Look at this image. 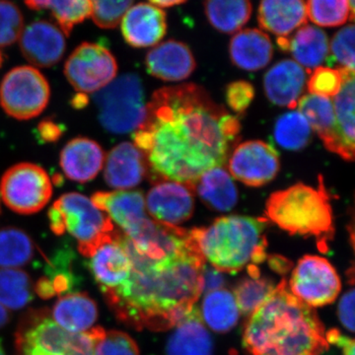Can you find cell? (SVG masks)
Returning <instances> with one entry per match:
<instances>
[{"instance_id":"obj_1","label":"cell","mask_w":355,"mask_h":355,"mask_svg":"<svg viewBox=\"0 0 355 355\" xmlns=\"http://www.w3.org/2000/svg\"><path fill=\"white\" fill-rule=\"evenodd\" d=\"M240 128L205 88L186 83L153 93L132 139L148 172L191 189L203 173L225 164Z\"/></svg>"},{"instance_id":"obj_2","label":"cell","mask_w":355,"mask_h":355,"mask_svg":"<svg viewBox=\"0 0 355 355\" xmlns=\"http://www.w3.org/2000/svg\"><path fill=\"white\" fill-rule=\"evenodd\" d=\"M116 237L132 268L121 286L102 291L110 308L120 321L137 331L174 328L196 307L202 293L205 261L195 240L191 235L175 253L153 260L137 253L121 231H116Z\"/></svg>"},{"instance_id":"obj_3","label":"cell","mask_w":355,"mask_h":355,"mask_svg":"<svg viewBox=\"0 0 355 355\" xmlns=\"http://www.w3.org/2000/svg\"><path fill=\"white\" fill-rule=\"evenodd\" d=\"M243 345L251 355H321L330 347L316 311L291 293L286 279L250 315Z\"/></svg>"},{"instance_id":"obj_4","label":"cell","mask_w":355,"mask_h":355,"mask_svg":"<svg viewBox=\"0 0 355 355\" xmlns=\"http://www.w3.org/2000/svg\"><path fill=\"white\" fill-rule=\"evenodd\" d=\"M266 221L256 217L223 216L209 227L190 232L212 268L220 272H237L266 260Z\"/></svg>"},{"instance_id":"obj_5","label":"cell","mask_w":355,"mask_h":355,"mask_svg":"<svg viewBox=\"0 0 355 355\" xmlns=\"http://www.w3.org/2000/svg\"><path fill=\"white\" fill-rule=\"evenodd\" d=\"M268 220L291 235L313 237L322 252L335 236L330 196L320 177L319 188L302 183L275 191L266 203Z\"/></svg>"},{"instance_id":"obj_6","label":"cell","mask_w":355,"mask_h":355,"mask_svg":"<svg viewBox=\"0 0 355 355\" xmlns=\"http://www.w3.org/2000/svg\"><path fill=\"white\" fill-rule=\"evenodd\" d=\"M48 216L51 231L58 236L67 231L78 241L79 253L85 258H90L98 248L113 239V222L81 193L62 195L53 203Z\"/></svg>"},{"instance_id":"obj_7","label":"cell","mask_w":355,"mask_h":355,"mask_svg":"<svg viewBox=\"0 0 355 355\" xmlns=\"http://www.w3.org/2000/svg\"><path fill=\"white\" fill-rule=\"evenodd\" d=\"M94 100L100 123L114 135L135 132L146 119L144 86L137 74L125 73L114 78L95 93Z\"/></svg>"},{"instance_id":"obj_8","label":"cell","mask_w":355,"mask_h":355,"mask_svg":"<svg viewBox=\"0 0 355 355\" xmlns=\"http://www.w3.org/2000/svg\"><path fill=\"white\" fill-rule=\"evenodd\" d=\"M50 97V84L46 77L28 65L14 67L0 84V106L16 120H31L40 116L48 106Z\"/></svg>"},{"instance_id":"obj_9","label":"cell","mask_w":355,"mask_h":355,"mask_svg":"<svg viewBox=\"0 0 355 355\" xmlns=\"http://www.w3.org/2000/svg\"><path fill=\"white\" fill-rule=\"evenodd\" d=\"M0 195L12 211L29 216L48 205L53 195V184L43 168L32 163H19L4 173L0 182Z\"/></svg>"},{"instance_id":"obj_10","label":"cell","mask_w":355,"mask_h":355,"mask_svg":"<svg viewBox=\"0 0 355 355\" xmlns=\"http://www.w3.org/2000/svg\"><path fill=\"white\" fill-rule=\"evenodd\" d=\"M118 64L104 46L83 43L77 46L64 65V76L79 94L96 93L116 78Z\"/></svg>"},{"instance_id":"obj_11","label":"cell","mask_w":355,"mask_h":355,"mask_svg":"<svg viewBox=\"0 0 355 355\" xmlns=\"http://www.w3.org/2000/svg\"><path fill=\"white\" fill-rule=\"evenodd\" d=\"M289 291L310 307L335 302L342 289L336 268L323 257L305 256L292 272Z\"/></svg>"},{"instance_id":"obj_12","label":"cell","mask_w":355,"mask_h":355,"mask_svg":"<svg viewBox=\"0 0 355 355\" xmlns=\"http://www.w3.org/2000/svg\"><path fill=\"white\" fill-rule=\"evenodd\" d=\"M279 153L270 144L251 140L239 144L229 159L231 177L249 187L270 183L279 171Z\"/></svg>"},{"instance_id":"obj_13","label":"cell","mask_w":355,"mask_h":355,"mask_svg":"<svg viewBox=\"0 0 355 355\" xmlns=\"http://www.w3.org/2000/svg\"><path fill=\"white\" fill-rule=\"evenodd\" d=\"M146 207L153 220L165 225H180L193 216V191L187 184L178 182L158 183L147 193Z\"/></svg>"},{"instance_id":"obj_14","label":"cell","mask_w":355,"mask_h":355,"mask_svg":"<svg viewBox=\"0 0 355 355\" xmlns=\"http://www.w3.org/2000/svg\"><path fill=\"white\" fill-rule=\"evenodd\" d=\"M19 44L26 60L38 67L58 64L67 50L64 33L57 25L44 20L33 22L23 29Z\"/></svg>"},{"instance_id":"obj_15","label":"cell","mask_w":355,"mask_h":355,"mask_svg":"<svg viewBox=\"0 0 355 355\" xmlns=\"http://www.w3.org/2000/svg\"><path fill=\"white\" fill-rule=\"evenodd\" d=\"M125 236L132 235L149 218L146 198L139 191H97L90 198Z\"/></svg>"},{"instance_id":"obj_16","label":"cell","mask_w":355,"mask_h":355,"mask_svg":"<svg viewBox=\"0 0 355 355\" xmlns=\"http://www.w3.org/2000/svg\"><path fill=\"white\" fill-rule=\"evenodd\" d=\"M123 39L132 48L156 46L167 33V15L164 10L150 3L130 7L121 21Z\"/></svg>"},{"instance_id":"obj_17","label":"cell","mask_w":355,"mask_h":355,"mask_svg":"<svg viewBox=\"0 0 355 355\" xmlns=\"http://www.w3.org/2000/svg\"><path fill=\"white\" fill-rule=\"evenodd\" d=\"M104 167L105 181L116 191L135 188L148 173L144 153L130 142L114 146L105 158Z\"/></svg>"},{"instance_id":"obj_18","label":"cell","mask_w":355,"mask_h":355,"mask_svg":"<svg viewBox=\"0 0 355 355\" xmlns=\"http://www.w3.org/2000/svg\"><path fill=\"white\" fill-rule=\"evenodd\" d=\"M149 73L164 81H181L191 76L196 60L191 49L176 40L156 44L146 55Z\"/></svg>"},{"instance_id":"obj_19","label":"cell","mask_w":355,"mask_h":355,"mask_svg":"<svg viewBox=\"0 0 355 355\" xmlns=\"http://www.w3.org/2000/svg\"><path fill=\"white\" fill-rule=\"evenodd\" d=\"M105 158L104 150L95 140L76 137L62 148L60 163L69 180L76 183H88L101 171Z\"/></svg>"},{"instance_id":"obj_20","label":"cell","mask_w":355,"mask_h":355,"mask_svg":"<svg viewBox=\"0 0 355 355\" xmlns=\"http://www.w3.org/2000/svg\"><path fill=\"white\" fill-rule=\"evenodd\" d=\"M88 259L89 270L102 291L121 286L132 272V261L119 241L116 230L113 239L101 245Z\"/></svg>"},{"instance_id":"obj_21","label":"cell","mask_w":355,"mask_h":355,"mask_svg":"<svg viewBox=\"0 0 355 355\" xmlns=\"http://www.w3.org/2000/svg\"><path fill=\"white\" fill-rule=\"evenodd\" d=\"M306 83V71L292 60H284L266 72L263 86L266 97L280 107L295 109Z\"/></svg>"},{"instance_id":"obj_22","label":"cell","mask_w":355,"mask_h":355,"mask_svg":"<svg viewBox=\"0 0 355 355\" xmlns=\"http://www.w3.org/2000/svg\"><path fill=\"white\" fill-rule=\"evenodd\" d=\"M305 0H261L258 22L261 29L287 37L307 22Z\"/></svg>"},{"instance_id":"obj_23","label":"cell","mask_w":355,"mask_h":355,"mask_svg":"<svg viewBox=\"0 0 355 355\" xmlns=\"http://www.w3.org/2000/svg\"><path fill=\"white\" fill-rule=\"evenodd\" d=\"M297 106L299 112L309 123L311 130L317 133L324 147L331 153L345 158L336 130L335 110L330 98L314 94L302 96Z\"/></svg>"},{"instance_id":"obj_24","label":"cell","mask_w":355,"mask_h":355,"mask_svg":"<svg viewBox=\"0 0 355 355\" xmlns=\"http://www.w3.org/2000/svg\"><path fill=\"white\" fill-rule=\"evenodd\" d=\"M231 62L243 70L257 71L270 64L273 46L270 37L259 29L236 33L229 44Z\"/></svg>"},{"instance_id":"obj_25","label":"cell","mask_w":355,"mask_h":355,"mask_svg":"<svg viewBox=\"0 0 355 355\" xmlns=\"http://www.w3.org/2000/svg\"><path fill=\"white\" fill-rule=\"evenodd\" d=\"M214 343L197 307L175 326L166 347L167 355H212Z\"/></svg>"},{"instance_id":"obj_26","label":"cell","mask_w":355,"mask_h":355,"mask_svg":"<svg viewBox=\"0 0 355 355\" xmlns=\"http://www.w3.org/2000/svg\"><path fill=\"white\" fill-rule=\"evenodd\" d=\"M193 190L205 205L216 211H229L238 202L237 188L223 166L203 173L193 184L191 191Z\"/></svg>"},{"instance_id":"obj_27","label":"cell","mask_w":355,"mask_h":355,"mask_svg":"<svg viewBox=\"0 0 355 355\" xmlns=\"http://www.w3.org/2000/svg\"><path fill=\"white\" fill-rule=\"evenodd\" d=\"M53 320L69 333H84L98 319V306L94 300L83 292H73L62 296L53 306Z\"/></svg>"},{"instance_id":"obj_28","label":"cell","mask_w":355,"mask_h":355,"mask_svg":"<svg viewBox=\"0 0 355 355\" xmlns=\"http://www.w3.org/2000/svg\"><path fill=\"white\" fill-rule=\"evenodd\" d=\"M343 73V84L335 96L333 105L335 110L336 130L342 144L345 160L354 158V71L340 67Z\"/></svg>"},{"instance_id":"obj_29","label":"cell","mask_w":355,"mask_h":355,"mask_svg":"<svg viewBox=\"0 0 355 355\" xmlns=\"http://www.w3.org/2000/svg\"><path fill=\"white\" fill-rule=\"evenodd\" d=\"M288 51L294 62L309 71L321 67L330 51L328 36L313 25H303L289 39Z\"/></svg>"},{"instance_id":"obj_30","label":"cell","mask_w":355,"mask_h":355,"mask_svg":"<svg viewBox=\"0 0 355 355\" xmlns=\"http://www.w3.org/2000/svg\"><path fill=\"white\" fill-rule=\"evenodd\" d=\"M200 313L202 322L216 333L232 330L241 314L232 292L224 288L207 292Z\"/></svg>"},{"instance_id":"obj_31","label":"cell","mask_w":355,"mask_h":355,"mask_svg":"<svg viewBox=\"0 0 355 355\" xmlns=\"http://www.w3.org/2000/svg\"><path fill=\"white\" fill-rule=\"evenodd\" d=\"M250 0H205V13L209 24L218 32H239L252 16Z\"/></svg>"},{"instance_id":"obj_32","label":"cell","mask_w":355,"mask_h":355,"mask_svg":"<svg viewBox=\"0 0 355 355\" xmlns=\"http://www.w3.org/2000/svg\"><path fill=\"white\" fill-rule=\"evenodd\" d=\"M25 4L32 10H50L65 36L92 13L90 0H25Z\"/></svg>"},{"instance_id":"obj_33","label":"cell","mask_w":355,"mask_h":355,"mask_svg":"<svg viewBox=\"0 0 355 355\" xmlns=\"http://www.w3.org/2000/svg\"><path fill=\"white\" fill-rule=\"evenodd\" d=\"M34 254V243L27 233L15 227L0 228V268L27 265Z\"/></svg>"},{"instance_id":"obj_34","label":"cell","mask_w":355,"mask_h":355,"mask_svg":"<svg viewBox=\"0 0 355 355\" xmlns=\"http://www.w3.org/2000/svg\"><path fill=\"white\" fill-rule=\"evenodd\" d=\"M33 300L29 275L18 268H0V304L19 310Z\"/></svg>"},{"instance_id":"obj_35","label":"cell","mask_w":355,"mask_h":355,"mask_svg":"<svg viewBox=\"0 0 355 355\" xmlns=\"http://www.w3.org/2000/svg\"><path fill=\"white\" fill-rule=\"evenodd\" d=\"M312 130L307 120L298 111L282 114L275 127V139L287 150H300L309 144Z\"/></svg>"},{"instance_id":"obj_36","label":"cell","mask_w":355,"mask_h":355,"mask_svg":"<svg viewBox=\"0 0 355 355\" xmlns=\"http://www.w3.org/2000/svg\"><path fill=\"white\" fill-rule=\"evenodd\" d=\"M307 17L322 27H338L354 20V11L349 0H307Z\"/></svg>"},{"instance_id":"obj_37","label":"cell","mask_w":355,"mask_h":355,"mask_svg":"<svg viewBox=\"0 0 355 355\" xmlns=\"http://www.w3.org/2000/svg\"><path fill=\"white\" fill-rule=\"evenodd\" d=\"M272 280L261 277L260 275L247 277L238 282L234 288L236 302L240 313L249 316L275 291Z\"/></svg>"},{"instance_id":"obj_38","label":"cell","mask_w":355,"mask_h":355,"mask_svg":"<svg viewBox=\"0 0 355 355\" xmlns=\"http://www.w3.org/2000/svg\"><path fill=\"white\" fill-rule=\"evenodd\" d=\"M73 252L69 249L60 250L49 261L46 268V277L53 286L55 295L73 293L79 286V279L72 272Z\"/></svg>"},{"instance_id":"obj_39","label":"cell","mask_w":355,"mask_h":355,"mask_svg":"<svg viewBox=\"0 0 355 355\" xmlns=\"http://www.w3.org/2000/svg\"><path fill=\"white\" fill-rule=\"evenodd\" d=\"M94 355H139V347L128 334L120 331H106L98 327Z\"/></svg>"},{"instance_id":"obj_40","label":"cell","mask_w":355,"mask_h":355,"mask_svg":"<svg viewBox=\"0 0 355 355\" xmlns=\"http://www.w3.org/2000/svg\"><path fill=\"white\" fill-rule=\"evenodd\" d=\"M135 0H90L91 17L98 27L114 29L120 24Z\"/></svg>"},{"instance_id":"obj_41","label":"cell","mask_w":355,"mask_h":355,"mask_svg":"<svg viewBox=\"0 0 355 355\" xmlns=\"http://www.w3.org/2000/svg\"><path fill=\"white\" fill-rule=\"evenodd\" d=\"M24 29V18L19 7L8 0H0V48L19 40Z\"/></svg>"},{"instance_id":"obj_42","label":"cell","mask_w":355,"mask_h":355,"mask_svg":"<svg viewBox=\"0 0 355 355\" xmlns=\"http://www.w3.org/2000/svg\"><path fill=\"white\" fill-rule=\"evenodd\" d=\"M343 73L340 69L319 67L311 73L307 83L310 94L335 97L342 87Z\"/></svg>"},{"instance_id":"obj_43","label":"cell","mask_w":355,"mask_h":355,"mask_svg":"<svg viewBox=\"0 0 355 355\" xmlns=\"http://www.w3.org/2000/svg\"><path fill=\"white\" fill-rule=\"evenodd\" d=\"M331 55L340 67L354 71V25L336 32L330 44Z\"/></svg>"},{"instance_id":"obj_44","label":"cell","mask_w":355,"mask_h":355,"mask_svg":"<svg viewBox=\"0 0 355 355\" xmlns=\"http://www.w3.org/2000/svg\"><path fill=\"white\" fill-rule=\"evenodd\" d=\"M254 97L253 85L246 81H236L226 89V101L229 107L237 113L246 111Z\"/></svg>"},{"instance_id":"obj_45","label":"cell","mask_w":355,"mask_h":355,"mask_svg":"<svg viewBox=\"0 0 355 355\" xmlns=\"http://www.w3.org/2000/svg\"><path fill=\"white\" fill-rule=\"evenodd\" d=\"M338 318L347 330L354 331V289L350 288L343 294L338 305Z\"/></svg>"},{"instance_id":"obj_46","label":"cell","mask_w":355,"mask_h":355,"mask_svg":"<svg viewBox=\"0 0 355 355\" xmlns=\"http://www.w3.org/2000/svg\"><path fill=\"white\" fill-rule=\"evenodd\" d=\"M224 284L221 272L214 268L205 266L202 270V292H210L220 289Z\"/></svg>"},{"instance_id":"obj_47","label":"cell","mask_w":355,"mask_h":355,"mask_svg":"<svg viewBox=\"0 0 355 355\" xmlns=\"http://www.w3.org/2000/svg\"><path fill=\"white\" fill-rule=\"evenodd\" d=\"M327 342L329 345H338L343 349V355H355L354 340L352 338H347L340 333V331L331 330L326 331Z\"/></svg>"},{"instance_id":"obj_48","label":"cell","mask_w":355,"mask_h":355,"mask_svg":"<svg viewBox=\"0 0 355 355\" xmlns=\"http://www.w3.org/2000/svg\"><path fill=\"white\" fill-rule=\"evenodd\" d=\"M39 132L44 141L53 142L60 139L62 135V130L57 123L51 121H44L40 123Z\"/></svg>"},{"instance_id":"obj_49","label":"cell","mask_w":355,"mask_h":355,"mask_svg":"<svg viewBox=\"0 0 355 355\" xmlns=\"http://www.w3.org/2000/svg\"><path fill=\"white\" fill-rule=\"evenodd\" d=\"M268 263H270V268H272L273 270H275L277 273H280V275H286V272H288V270H291L292 263L291 261L286 260V258L282 256H270L268 258Z\"/></svg>"},{"instance_id":"obj_50","label":"cell","mask_w":355,"mask_h":355,"mask_svg":"<svg viewBox=\"0 0 355 355\" xmlns=\"http://www.w3.org/2000/svg\"><path fill=\"white\" fill-rule=\"evenodd\" d=\"M34 289L35 291L38 293L40 297L43 299H50L55 295L50 282L44 277H41V279L37 282V284H35Z\"/></svg>"},{"instance_id":"obj_51","label":"cell","mask_w":355,"mask_h":355,"mask_svg":"<svg viewBox=\"0 0 355 355\" xmlns=\"http://www.w3.org/2000/svg\"><path fill=\"white\" fill-rule=\"evenodd\" d=\"M19 352L21 355H94V352H73L65 354H51L42 349H33V347L20 350Z\"/></svg>"},{"instance_id":"obj_52","label":"cell","mask_w":355,"mask_h":355,"mask_svg":"<svg viewBox=\"0 0 355 355\" xmlns=\"http://www.w3.org/2000/svg\"><path fill=\"white\" fill-rule=\"evenodd\" d=\"M153 6L159 7H162V8H166V7H172L175 6H180V4H183L187 0H149Z\"/></svg>"},{"instance_id":"obj_53","label":"cell","mask_w":355,"mask_h":355,"mask_svg":"<svg viewBox=\"0 0 355 355\" xmlns=\"http://www.w3.org/2000/svg\"><path fill=\"white\" fill-rule=\"evenodd\" d=\"M10 320V314L1 304H0V328L6 326Z\"/></svg>"},{"instance_id":"obj_54","label":"cell","mask_w":355,"mask_h":355,"mask_svg":"<svg viewBox=\"0 0 355 355\" xmlns=\"http://www.w3.org/2000/svg\"><path fill=\"white\" fill-rule=\"evenodd\" d=\"M0 355H6L3 352V349H2L1 345H0Z\"/></svg>"},{"instance_id":"obj_55","label":"cell","mask_w":355,"mask_h":355,"mask_svg":"<svg viewBox=\"0 0 355 355\" xmlns=\"http://www.w3.org/2000/svg\"><path fill=\"white\" fill-rule=\"evenodd\" d=\"M2 64V55L1 53H0V67H1Z\"/></svg>"},{"instance_id":"obj_56","label":"cell","mask_w":355,"mask_h":355,"mask_svg":"<svg viewBox=\"0 0 355 355\" xmlns=\"http://www.w3.org/2000/svg\"><path fill=\"white\" fill-rule=\"evenodd\" d=\"M0 345H1V343H0Z\"/></svg>"}]
</instances>
